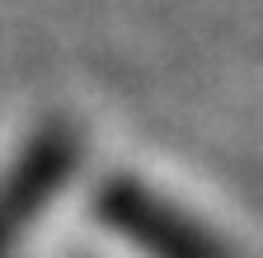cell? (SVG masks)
<instances>
[{"label":"cell","instance_id":"1","mask_svg":"<svg viewBox=\"0 0 263 258\" xmlns=\"http://www.w3.org/2000/svg\"><path fill=\"white\" fill-rule=\"evenodd\" d=\"M99 211H104L118 230L137 235L141 244H151L160 258H207L202 249H197V240L188 235V225H179L170 211H160V202H151L146 192L137 188H104V197H99Z\"/></svg>","mask_w":263,"mask_h":258},{"label":"cell","instance_id":"2","mask_svg":"<svg viewBox=\"0 0 263 258\" xmlns=\"http://www.w3.org/2000/svg\"><path fill=\"white\" fill-rule=\"evenodd\" d=\"M61 169H66V136H47L19 160V169L0 188V249H5V240L38 211V202L52 192Z\"/></svg>","mask_w":263,"mask_h":258}]
</instances>
